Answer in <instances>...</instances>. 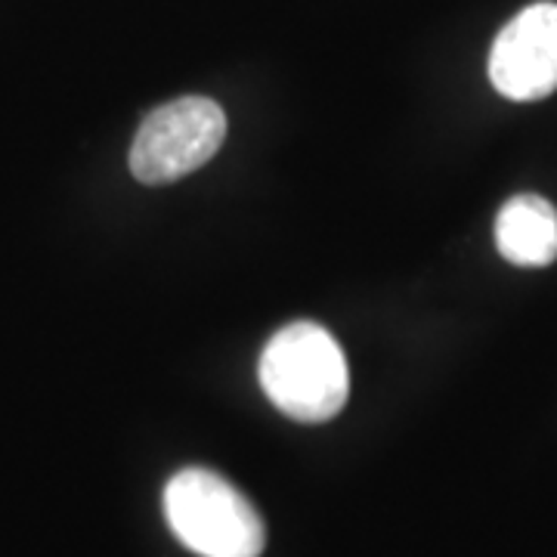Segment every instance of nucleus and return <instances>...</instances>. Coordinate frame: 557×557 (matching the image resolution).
Here are the masks:
<instances>
[{
  "instance_id": "obj_4",
  "label": "nucleus",
  "mask_w": 557,
  "mask_h": 557,
  "mask_svg": "<svg viewBox=\"0 0 557 557\" xmlns=\"http://www.w3.org/2000/svg\"><path fill=\"white\" fill-rule=\"evenodd\" d=\"M490 81L505 100L536 102L557 90V3H533L498 32Z\"/></svg>"
},
{
  "instance_id": "obj_3",
  "label": "nucleus",
  "mask_w": 557,
  "mask_h": 557,
  "mask_svg": "<svg viewBox=\"0 0 557 557\" xmlns=\"http://www.w3.org/2000/svg\"><path fill=\"white\" fill-rule=\"evenodd\" d=\"M226 139V115L208 97H180L149 112L131 146V174L146 186H168L199 171Z\"/></svg>"
},
{
  "instance_id": "obj_2",
  "label": "nucleus",
  "mask_w": 557,
  "mask_h": 557,
  "mask_svg": "<svg viewBox=\"0 0 557 557\" xmlns=\"http://www.w3.org/2000/svg\"><path fill=\"white\" fill-rule=\"evenodd\" d=\"M171 533L199 557H260L267 527L255 505L208 468H183L164 486Z\"/></svg>"
},
{
  "instance_id": "obj_5",
  "label": "nucleus",
  "mask_w": 557,
  "mask_h": 557,
  "mask_svg": "<svg viewBox=\"0 0 557 557\" xmlns=\"http://www.w3.org/2000/svg\"><path fill=\"white\" fill-rule=\"evenodd\" d=\"M498 255L518 267H548L557 260V211L542 196H515L496 218Z\"/></svg>"
},
{
  "instance_id": "obj_1",
  "label": "nucleus",
  "mask_w": 557,
  "mask_h": 557,
  "mask_svg": "<svg viewBox=\"0 0 557 557\" xmlns=\"http://www.w3.org/2000/svg\"><path fill=\"white\" fill-rule=\"evenodd\" d=\"M260 387L282 416L300 424L335 418L350 397V372L341 344L317 322H292L263 347Z\"/></svg>"
}]
</instances>
